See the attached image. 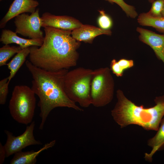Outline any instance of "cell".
<instances>
[{
    "mask_svg": "<svg viewBox=\"0 0 164 164\" xmlns=\"http://www.w3.org/2000/svg\"><path fill=\"white\" fill-rule=\"evenodd\" d=\"M44 28L42 45L30 46L29 59L34 66L49 71L68 69L76 65L80 43L71 36V30Z\"/></svg>",
    "mask_w": 164,
    "mask_h": 164,
    "instance_id": "obj_1",
    "label": "cell"
},
{
    "mask_svg": "<svg viewBox=\"0 0 164 164\" xmlns=\"http://www.w3.org/2000/svg\"><path fill=\"white\" fill-rule=\"evenodd\" d=\"M26 66L32 76L31 89L39 97L38 105L41 121L39 129L42 130L50 113L57 107H67L77 111H84L67 96L64 90L65 76L68 70L64 69L49 71L33 65L29 60Z\"/></svg>",
    "mask_w": 164,
    "mask_h": 164,
    "instance_id": "obj_2",
    "label": "cell"
},
{
    "mask_svg": "<svg viewBox=\"0 0 164 164\" xmlns=\"http://www.w3.org/2000/svg\"><path fill=\"white\" fill-rule=\"evenodd\" d=\"M116 95L117 101L111 115L121 128L135 125L147 131L158 130L164 116V95L156 97L155 104L149 108L136 105L120 89L117 90Z\"/></svg>",
    "mask_w": 164,
    "mask_h": 164,
    "instance_id": "obj_3",
    "label": "cell"
},
{
    "mask_svg": "<svg viewBox=\"0 0 164 164\" xmlns=\"http://www.w3.org/2000/svg\"><path fill=\"white\" fill-rule=\"evenodd\" d=\"M93 70L79 67L68 71L65 76L64 90L68 97L86 108L91 104V84Z\"/></svg>",
    "mask_w": 164,
    "mask_h": 164,
    "instance_id": "obj_4",
    "label": "cell"
},
{
    "mask_svg": "<svg viewBox=\"0 0 164 164\" xmlns=\"http://www.w3.org/2000/svg\"><path fill=\"white\" fill-rule=\"evenodd\" d=\"M35 95L31 88L27 86L14 87L9 108L11 116L16 121L26 125L32 121L36 107Z\"/></svg>",
    "mask_w": 164,
    "mask_h": 164,
    "instance_id": "obj_5",
    "label": "cell"
},
{
    "mask_svg": "<svg viewBox=\"0 0 164 164\" xmlns=\"http://www.w3.org/2000/svg\"><path fill=\"white\" fill-rule=\"evenodd\" d=\"M114 90V80L109 68L93 70L91 90L92 104L96 107L107 105L113 100Z\"/></svg>",
    "mask_w": 164,
    "mask_h": 164,
    "instance_id": "obj_6",
    "label": "cell"
},
{
    "mask_svg": "<svg viewBox=\"0 0 164 164\" xmlns=\"http://www.w3.org/2000/svg\"><path fill=\"white\" fill-rule=\"evenodd\" d=\"M39 10L37 9L30 15L25 13L16 16L14 22L16 27L15 32L30 39L43 40L44 37L40 29L42 21Z\"/></svg>",
    "mask_w": 164,
    "mask_h": 164,
    "instance_id": "obj_7",
    "label": "cell"
},
{
    "mask_svg": "<svg viewBox=\"0 0 164 164\" xmlns=\"http://www.w3.org/2000/svg\"><path fill=\"white\" fill-rule=\"evenodd\" d=\"M35 124L32 121L26 127L24 132L21 135L15 136L7 130L5 132L7 136L6 142L4 145L5 150L7 158L22 151L27 146L33 145H42V143L36 140L33 134Z\"/></svg>",
    "mask_w": 164,
    "mask_h": 164,
    "instance_id": "obj_8",
    "label": "cell"
},
{
    "mask_svg": "<svg viewBox=\"0 0 164 164\" xmlns=\"http://www.w3.org/2000/svg\"><path fill=\"white\" fill-rule=\"evenodd\" d=\"M42 27L49 26L64 30H73L80 27L82 24L72 17L57 16L46 12L41 17Z\"/></svg>",
    "mask_w": 164,
    "mask_h": 164,
    "instance_id": "obj_9",
    "label": "cell"
},
{
    "mask_svg": "<svg viewBox=\"0 0 164 164\" xmlns=\"http://www.w3.org/2000/svg\"><path fill=\"white\" fill-rule=\"evenodd\" d=\"M140 40L150 46L157 58L164 63V34L157 33L152 31L137 27Z\"/></svg>",
    "mask_w": 164,
    "mask_h": 164,
    "instance_id": "obj_10",
    "label": "cell"
},
{
    "mask_svg": "<svg viewBox=\"0 0 164 164\" xmlns=\"http://www.w3.org/2000/svg\"><path fill=\"white\" fill-rule=\"evenodd\" d=\"M39 5V2L35 0H14L1 20L0 28H4L9 21L20 14L34 12Z\"/></svg>",
    "mask_w": 164,
    "mask_h": 164,
    "instance_id": "obj_11",
    "label": "cell"
},
{
    "mask_svg": "<svg viewBox=\"0 0 164 164\" xmlns=\"http://www.w3.org/2000/svg\"><path fill=\"white\" fill-rule=\"evenodd\" d=\"M112 32L110 30L103 29L95 26L82 25L80 27L71 32L72 36L76 40L92 43L97 36L102 34L111 36Z\"/></svg>",
    "mask_w": 164,
    "mask_h": 164,
    "instance_id": "obj_12",
    "label": "cell"
},
{
    "mask_svg": "<svg viewBox=\"0 0 164 164\" xmlns=\"http://www.w3.org/2000/svg\"><path fill=\"white\" fill-rule=\"evenodd\" d=\"M16 32L9 29H4L2 31L0 41L5 45L15 43L22 49L32 46H41L43 40L40 39H26L18 36Z\"/></svg>",
    "mask_w": 164,
    "mask_h": 164,
    "instance_id": "obj_13",
    "label": "cell"
},
{
    "mask_svg": "<svg viewBox=\"0 0 164 164\" xmlns=\"http://www.w3.org/2000/svg\"><path fill=\"white\" fill-rule=\"evenodd\" d=\"M56 143L54 140L44 145L37 151L32 150L16 153L11 160L10 164H35L37 161V157L43 151L54 146Z\"/></svg>",
    "mask_w": 164,
    "mask_h": 164,
    "instance_id": "obj_14",
    "label": "cell"
},
{
    "mask_svg": "<svg viewBox=\"0 0 164 164\" xmlns=\"http://www.w3.org/2000/svg\"><path fill=\"white\" fill-rule=\"evenodd\" d=\"M157 131L154 136L147 142L148 145L152 148V150L149 153H145L144 158L145 160L150 162H152V157L157 151L164 150V117Z\"/></svg>",
    "mask_w": 164,
    "mask_h": 164,
    "instance_id": "obj_15",
    "label": "cell"
},
{
    "mask_svg": "<svg viewBox=\"0 0 164 164\" xmlns=\"http://www.w3.org/2000/svg\"><path fill=\"white\" fill-rule=\"evenodd\" d=\"M30 47L22 49L17 53L13 58L6 64L10 70V75L8 77V81L10 82L20 68L26 61V57L29 54Z\"/></svg>",
    "mask_w": 164,
    "mask_h": 164,
    "instance_id": "obj_16",
    "label": "cell"
},
{
    "mask_svg": "<svg viewBox=\"0 0 164 164\" xmlns=\"http://www.w3.org/2000/svg\"><path fill=\"white\" fill-rule=\"evenodd\" d=\"M137 22L141 25L152 27L157 31L164 33V18H153L146 13H140L137 18Z\"/></svg>",
    "mask_w": 164,
    "mask_h": 164,
    "instance_id": "obj_17",
    "label": "cell"
},
{
    "mask_svg": "<svg viewBox=\"0 0 164 164\" xmlns=\"http://www.w3.org/2000/svg\"><path fill=\"white\" fill-rule=\"evenodd\" d=\"M22 49L19 46H10L9 45L5 46L0 48V66L6 65L8 60L15 53L19 52Z\"/></svg>",
    "mask_w": 164,
    "mask_h": 164,
    "instance_id": "obj_18",
    "label": "cell"
},
{
    "mask_svg": "<svg viewBox=\"0 0 164 164\" xmlns=\"http://www.w3.org/2000/svg\"><path fill=\"white\" fill-rule=\"evenodd\" d=\"M111 4L115 3L118 5L125 13L127 16L132 18L135 19L138 16V14L135 7L128 5L124 0H105Z\"/></svg>",
    "mask_w": 164,
    "mask_h": 164,
    "instance_id": "obj_19",
    "label": "cell"
},
{
    "mask_svg": "<svg viewBox=\"0 0 164 164\" xmlns=\"http://www.w3.org/2000/svg\"><path fill=\"white\" fill-rule=\"evenodd\" d=\"M100 15L97 20V24L100 28L108 30L112 27V20L110 17L103 10H99Z\"/></svg>",
    "mask_w": 164,
    "mask_h": 164,
    "instance_id": "obj_20",
    "label": "cell"
},
{
    "mask_svg": "<svg viewBox=\"0 0 164 164\" xmlns=\"http://www.w3.org/2000/svg\"><path fill=\"white\" fill-rule=\"evenodd\" d=\"M152 3L151 9L146 12L147 14L153 18L163 17L162 12L164 5V0H155Z\"/></svg>",
    "mask_w": 164,
    "mask_h": 164,
    "instance_id": "obj_21",
    "label": "cell"
},
{
    "mask_svg": "<svg viewBox=\"0 0 164 164\" xmlns=\"http://www.w3.org/2000/svg\"><path fill=\"white\" fill-rule=\"evenodd\" d=\"M8 77L0 81V104L4 105L5 103L7 95L9 93V85Z\"/></svg>",
    "mask_w": 164,
    "mask_h": 164,
    "instance_id": "obj_22",
    "label": "cell"
},
{
    "mask_svg": "<svg viewBox=\"0 0 164 164\" xmlns=\"http://www.w3.org/2000/svg\"><path fill=\"white\" fill-rule=\"evenodd\" d=\"M110 70L117 77H121L123 74L124 72L120 67L118 61L115 59H113L110 63Z\"/></svg>",
    "mask_w": 164,
    "mask_h": 164,
    "instance_id": "obj_23",
    "label": "cell"
},
{
    "mask_svg": "<svg viewBox=\"0 0 164 164\" xmlns=\"http://www.w3.org/2000/svg\"><path fill=\"white\" fill-rule=\"evenodd\" d=\"M118 62L120 67L124 71L132 67L134 65V61L132 60L123 58L119 60Z\"/></svg>",
    "mask_w": 164,
    "mask_h": 164,
    "instance_id": "obj_24",
    "label": "cell"
},
{
    "mask_svg": "<svg viewBox=\"0 0 164 164\" xmlns=\"http://www.w3.org/2000/svg\"><path fill=\"white\" fill-rule=\"evenodd\" d=\"M7 158L5 150L4 145L0 143V164L3 163L5 158Z\"/></svg>",
    "mask_w": 164,
    "mask_h": 164,
    "instance_id": "obj_25",
    "label": "cell"
},
{
    "mask_svg": "<svg viewBox=\"0 0 164 164\" xmlns=\"http://www.w3.org/2000/svg\"><path fill=\"white\" fill-rule=\"evenodd\" d=\"M162 16L163 18H164V5L163 8V9L162 12Z\"/></svg>",
    "mask_w": 164,
    "mask_h": 164,
    "instance_id": "obj_26",
    "label": "cell"
},
{
    "mask_svg": "<svg viewBox=\"0 0 164 164\" xmlns=\"http://www.w3.org/2000/svg\"><path fill=\"white\" fill-rule=\"evenodd\" d=\"M148 0L149 2L152 3L153 2H154L155 0Z\"/></svg>",
    "mask_w": 164,
    "mask_h": 164,
    "instance_id": "obj_27",
    "label": "cell"
},
{
    "mask_svg": "<svg viewBox=\"0 0 164 164\" xmlns=\"http://www.w3.org/2000/svg\"><path fill=\"white\" fill-rule=\"evenodd\" d=\"M2 0H0V1H2Z\"/></svg>",
    "mask_w": 164,
    "mask_h": 164,
    "instance_id": "obj_28",
    "label": "cell"
}]
</instances>
